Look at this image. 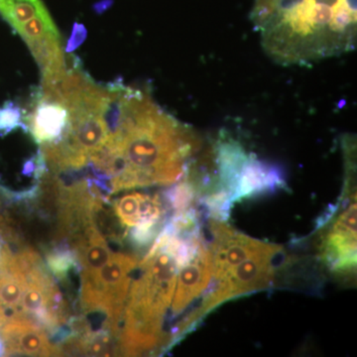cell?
Segmentation results:
<instances>
[{"label": "cell", "mask_w": 357, "mask_h": 357, "mask_svg": "<svg viewBox=\"0 0 357 357\" xmlns=\"http://www.w3.org/2000/svg\"><path fill=\"white\" fill-rule=\"evenodd\" d=\"M194 131L141 89L124 86L121 114L105 147L91 158L110 191L167 185L182 180L199 149Z\"/></svg>", "instance_id": "1"}, {"label": "cell", "mask_w": 357, "mask_h": 357, "mask_svg": "<svg viewBox=\"0 0 357 357\" xmlns=\"http://www.w3.org/2000/svg\"><path fill=\"white\" fill-rule=\"evenodd\" d=\"M203 241L198 223L172 218L138 263L129 289L119 331V349L126 356L152 352L165 344L164 318L172 303L178 270Z\"/></svg>", "instance_id": "2"}, {"label": "cell", "mask_w": 357, "mask_h": 357, "mask_svg": "<svg viewBox=\"0 0 357 357\" xmlns=\"http://www.w3.org/2000/svg\"><path fill=\"white\" fill-rule=\"evenodd\" d=\"M41 86L52 89L69 112V124L63 137L42 147L41 156L54 172L79 170L105 147L109 139L107 114L112 84L96 83L70 59L58 76L42 79Z\"/></svg>", "instance_id": "3"}, {"label": "cell", "mask_w": 357, "mask_h": 357, "mask_svg": "<svg viewBox=\"0 0 357 357\" xmlns=\"http://www.w3.org/2000/svg\"><path fill=\"white\" fill-rule=\"evenodd\" d=\"M137 258L114 253L109 261L98 271L81 275V306L86 314L98 312L105 317V328L112 335L119 333L122 314L130 289Z\"/></svg>", "instance_id": "4"}, {"label": "cell", "mask_w": 357, "mask_h": 357, "mask_svg": "<svg viewBox=\"0 0 357 357\" xmlns=\"http://www.w3.org/2000/svg\"><path fill=\"white\" fill-rule=\"evenodd\" d=\"M282 251L281 246L265 243L261 249L211 283L199 307L185 317V328L194 330L204 316L227 301L270 287Z\"/></svg>", "instance_id": "5"}, {"label": "cell", "mask_w": 357, "mask_h": 357, "mask_svg": "<svg viewBox=\"0 0 357 357\" xmlns=\"http://www.w3.org/2000/svg\"><path fill=\"white\" fill-rule=\"evenodd\" d=\"M356 203L338 215L323 237L321 258L333 273L349 275L356 268Z\"/></svg>", "instance_id": "6"}, {"label": "cell", "mask_w": 357, "mask_h": 357, "mask_svg": "<svg viewBox=\"0 0 357 357\" xmlns=\"http://www.w3.org/2000/svg\"><path fill=\"white\" fill-rule=\"evenodd\" d=\"M114 206L122 225L132 227L131 239L139 245L155 238L165 218L166 211L158 196L132 192L117 199Z\"/></svg>", "instance_id": "7"}, {"label": "cell", "mask_w": 357, "mask_h": 357, "mask_svg": "<svg viewBox=\"0 0 357 357\" xmlns=\"http://www.w3.org/2000/svg\"><path fill=\"white\" fill-rule=\"evenodd\" d=\"M213 255L204 239L191 259L178 270L171 312L173 318L183 314L192 303L208 290L213 280Z\"/></svg>", "instance_id": "8"}, {"label": "cell", "mask_w": 357, "mask_h": 357, "mask_svg": "<svg viewBox=\"0 0 357 357\" xmlns=\"http://www.w3.org/2000/svg\"><path fill=\"white\" fill-rule=\"evenodd\" d=\"M39 256L31 250L14 255L7 246L0 251V328L15 318L27 275Z\"/></svg>", "instance_id": "9"}, {"label": "cell", "mask_w": 357, "mask_h": 357, "mask_svg": "<svg viewBox=\"0 0 357 357\" xmlns=\"http://www.w3.org/2000/svg\"><path fill=\"white\" fill-rule=\"evenodd\" d=\"M6 356H51L61 354L57 345L51 344L46 331L31 321L13 319L0 328Z\"/></svg>", "instance_id": "10"}, {"label": "cell", "mask_w": 357, "mask_h": 357, "mask_svg": "<svg viewBox=\"0 0 357 357\" xmlns=\"http://www.w3.org/2000/svg\"><path fill=\"white\" fill-rule=\"evenodd\" d=\"M46 9L42 0H0V13L14 29Z\"/></svg>", "instance_id": "11"}, {"label": "cell", "mask_w": 357, "mask_h": 357, "mask_svg": "<svg viewBox=\"0 0 357 357\" xmlns=\"http://www.w3.org/2000/svg\"><path fill=\"white\" fill-rule=\"evenodd\" d=\"M18 128H26L23 112L15 103L6 102L0 109V134L6 135Z\"/></svg>", "instance_id": "12"}, {"label": "cell", "mask_w": 357, "mask_h": 357, "mask_svg": "<svg viewBox=\"0 0 357 357\" xmlns=\"http://www.w3.org/2000/svg\"><path fill=\"white\" fill-rule=\"evenodd\" d=\"M49 267L58 278L63 279L75 264V253L70 250H56L48 255Z\"/></svg>", "instance_id": "13"}, {"label": "cell", "mask_w": 357, "mask_h": 357, "mask_svg": "<svg viewBox=\"0 0 357 357\" xmlns=\"http://www.w3.org/2000/svg\"><path fill=\"white\" fill-rule=\"evenodd\" d=\"M86 30L84 25L76 24L73 27V33L70 35L69 42H68L67 47H66V53H72L76 50L77 47L81 46L86 39Z\"/></svg>", "instance_id": "14"}]
</instances>
